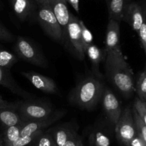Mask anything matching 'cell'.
Instances as JSON below:
<instances>
[{"label":"cell","mask_w":146,"mask_h":146,"mask_svg":"<svg viewBox=\"0 0 146 146\" xmlns=\"http://www.w3.org/2000/svg\"><path fill=\"white\" fill-rule=\"evenodd\" d=\"M17 56L10 52L4 50H0V67L6 69H10L18 62Z\"/></svg>","instance_id":"obj_21"},{"label":"cell","mask_w":146,"mask_h":146,"mask_svg":"<svg viewBox=\"0 0 146 146\" xmlns=\"http://www.w3.org/2000/svg\"><path fill=\"white\" fill-rule=\"evenodd\" d=\"M54 146H57V145H56V144H55V145H54Z\"/></svg>","instance_id":"obj_39"},{"label":"cell","mask_w":146,"mask_h":146,"mask_svg":"<svg viewBox=\"0 0 146 146\" xmlns=\"http://www.w3.org/2000/svg\"><path fill=\"white\" fill-rule=\"evenodd\" d=\"M41 131H38L37 133H34L32 135H27V136H20L17 140H16L14 143H13L10 146H27L31 144L33 141L35 140L36 137L39 135V133H41Z\"/></svg>","instance_id":"obj_27"},{"label":"cell","mask_w":146,"mask_h":146,"mask_svg":"<svg viewBox=\"0 0 146 146\" xmlns=\"http://www.w3.org/2000/svg\"><path fill=\"white\" fill-rule=\"evenodd\" d=\"M91 142L94 146H110L109 137L102 131L95 132L91 136Z\"/></svg>","instance_id":"obj_23"},{"label":"cell","mask_w":146,"mask_h":146,"mask_svg":"<svg viewBox=\"0 0 146 146\" xmlns=\"http://www.w3.org/2000/svg\"><path fill=\"white\" fill-rule=\"evenodd\" d=\"M86 54H87L91 62V69L95 77L102 80L103 75L99 70L100 64L104 57L102 50L93 43L86 47Z\"/></svg>","instance_id":"obj_16"},{"label":"cell","mask_w":146,"mask_h":146,"mask_svg":"<svg viewBox=\"0 0 146 146\" xmlns=\"http://www.w3.org/2000/svg\"><path fill=\"white\" fill-rule=\"evenodd\" d=\"M22 123L1 128L4 146H10L21 136Z\"/></svg>","instance_id":"obj_20"},{"label":"cell","mask_w":146,"mask_h":146,"mask_svg":"<svg viewBox=\"0 0 146 146\" xmlns=\"http://www.w3.org/2000/svg\"><path fill=\"white\" fill-rule=\"evenodd\" d=\"M48 4L55 15L62 32V42H66L67 25L69 21L70 12L65 0H47Z\"/></svg>","instance_id":"obj_10"},{"label":"cell","mask_w":146,"mask_h":146,"mask_svg":"<svg viewBox=\"0 0 146 146\" xmlns=\"http://www.w3.org/2000/svg\"><path fill=\"white\" fill-rule=\"evenodd\" d=\"M66 111L64 110H57L54 112L49 117L35 121L24 122L22 123L21 130V136H27L32 135L41 130H45L46 127L55 123L61 119L64 115Z\"/></svg>","instance_id":"obj_9"},{"label":"cell","mask_w":146,"mask_h":146,"mask_svg":"<svg viewBox=\"0 0 146 146\" xmlns=\"http://www.w3.org/2000/svg\"><path fill=\"white\" fill-rule=\"evenodd\" d=\"M31 143L33 145L32 146L55 145V143H54L51 131H44V130H42Z\"/></svg>","instance_id":"obj_22"},{"label":"cell","mask_w":146,"mask_h":146,"mask_svg":"<svg viewBox=\"0 0 146 146\" xmlns=\"http://www.w3.org/2000/svg\"><path fill=\"white\" fill-rule=\"evenodd\" d=\"M80 25H81V37H82V40L83 43H84V49H86L88 46H89L90 44H93V37L92 33L88 29V27L86 26V24H84V22L81 20H80Z\"/></svg>","instance_id":"obj_26"},{"label":"cell","mask_w":146,"mask_h":146,"mask_svg":"<svg viewBox=\"0 0 146 146\" xmlns=\"http://www.w3.org/2000/svg\"><path fill=\"white\" fill-rule=\"evenodd\" d=\"M14 14L21 21L28 19L36 8L33 0H11Z\"/></svg>","instance_id":"obj_14"},{"label":"cell","mask_w":146,"mask_h":146,"mask_svg":"<svg viewBox=\"0 0 146 146\" xmlns=\"http://www.w3.org/2000/svg\"><path fill=\"white\" fill-rule=\"evenodd\" d=\"M15 103L9 102L7 100H4L2 98V96L0 94V108L1 107H14Z\"/></svg>","instance_id":"obj_33"},{"label":"cell","mask_w":146,"mask_h":146,"mask_svg":"<svg viewBox=\"0 0 146 146\" xmlns=\"http://www.w3.org/2000/svg\"><path fill=\"white\" fill-rule=\"evenodd\" d=\"M67 39L78 58L81 60H84L86 57V51L81 37L80 19L71 13L67 25Z\"/></svg>","instance_id":"obj_7"},{"label":"cell","mask_w":146,"mask_h":146,"mask_svg":"<svg viewBox=\"0 0 146 146\" xmlns=\"http://www.w3.org/2000/svg\"><path fill=\"white\" fill-rule=\"evenodd\" d=\"M138 32V34H139L143 47L144 50H145L146 53V19L145 17H144L143 23L142 26H141V27L140 28L139 31Z\"/></svg>","instance_id":"obj_31"},{"label":"cell","mask_w":146,"mask_h":146,"mask_svg":"<svg viewBox=\"0 0 146 146\" xmlns=\"http://www.w3.org/2000/svg\"><path fill=\"white\" fill-rule=\"evenodd\" d=\"M0 40L6 42H11L14 40V36L4 26L0 24Z\"/></svg>","instance_id":"obj_30"},{"label":"cell","mask_w":146,"mask_h":146,"mask_svg":"<svg viewBox=\"0 0 146 146\" xmlns=\"http://www.w3.org/2000/svg\"><path fill=\"white\" fill-rule=\"evenodd\" d=\"M108 11V19L121 21L123 19L124 0H106Z\"/></svg>","instance_id":"obj_19"},{"label":"cell","mask_w":146,"mask_h":146,"mask_svg":"<svg viewBox=\"0 0 146 146\" xmlns=\"http://www.w3.org/2000/svg\"><path fill=\"white\" fill-rule=\"evenodd\" d=\"M36 17L38 24L50 37L58 42H62L61 27L48 3L36 4Z\"/></svg>","instance_id":"obj_4"},{"label":"cell","mask_w":146,"mask_h":146,"mask_svg":"<svg viewBox=\"0 0 146 146\" xmlns=\"http://www.w3.org/2000/svg\"><path fill=\"white\" fill-rule=\"evenodd\" d=\"M0 85L8 89L14 94L24 98H31V94L18 85L10 73V70L0 67Z\"/></svg>","instance_id":"obj_12"},{"label":"cell","mask_w":146,"mask_h":146,"mask_svg":"<svg viewBox=\"0 0 146 146\" xmlns=\"http://www.w3.org/2000/svg\"><path fill=\"white\" fill-rule=\"evenodd\" d=\"M124 18L135 31H138L144 21V14L138 4H131L124 9Z\"/></svg>","instance_id":"obj_15"},{"label":"cell","mask_w":146,"mask_h":146,"mask_svg":"<svg viewBox=\"0 0 146 146\" xmlns=\"http://www.w3.org/2000/svg\"><path fill=\"white\" fill-rule=\"evenodd\" d=\"M64 146H84L81 137L77 133V131L74 132L69 137Z\"/></svg>","instance_id":"obj_29"},{"label":"cell","mask_w":146,"mask_h":146,"mask_svg":"<svg viewBox=\"0 0 146 146\" xmlns=\"http://www.w3.org/2000/svg\"><path fill=\"white\" fill-rule=\"evenodd\" d=\"M76 131V128L74 127V125L66 123L57 126L51 133L55 144L57 146H64L70 136Z\"/></svg>","instance_id":"obj_18"},{"label":"cell","mask_w":146,"mask_h":146,"mask_svg":"<svg viewBox=\"0 0 146 146\" xmlns=\"http://www.w3.org/2000/svg\"><path fill=\"white\" fill-rule=\"evenodd\" d=\"M106 74L108 81L125 97L134 91L133 70L125 60L121 48L106 51Z\"/></svg>","instance_id":"obj_1"},{"label":"cell","mask_w":146,"mask_h":146,"mask_svg":"<svg viewBox=\"0 0 146 146\" xmlns=\"http://www.w3.org/2000/svg\"><path fill=\"white\" fill-rule=\"evenodd\" d=\"M17 56L27 62L41 67H46L48 62L42 53L29 40L18 37L14 44Z\"/></svg>","instance_id":"obj_5"},{"label":"cell","mask_w":146,"mask_h":146,"mask_svg":"<svg viewBox=\"0 0 146 146\" xmlns=\"http://www.w3.org/2000/svg\"><path fill=\"white\" fill-rule=\"evenodd\" d=\"M21 123V120L18 112L14 107H1L0 108V127H9L16 125Z\"/></svg>","instance_id":"obj_17"},{"label":"cell","mask_w":146,"mask_h":146,"mask_svg":"<svg viewBox=\"0 0 146 146\" xmlns=\"http://www.w3.org/2000/svg\"><path fill=\"white\" fill-rule=\"evenodd\" d=\"M36 4H46L48 3V1L47 0H33Z\"/></svg>","instance_id":"obj_35"},{"label":"cell","mask_w":146,"mask_h":146,"mask_svg":"<svg viewBox=\"0 0 146 146\" xmlns=\"http://www.w3.org/2000/svg\"><path fill=\"white\" fill-rule=\"evenodd\" d=\"M145 102H146V99H145Z\"/></svg>","instance_id":"obj_38"},{"label":"cell","mask_w":146,"mask_h":146,"mask_svg":"<svg viewBox=\"0 0 146 146\" xmlns=\"http://www.w3.org/2000/svg\"><path fill=\"white\" fill-rule=\"evenodd\" d=\"M114 127L118 141L123 145L128 146L130 142L137 134L133 112L129 107L122 110L121 117Z\"/></svg>","instance_id":"obj_6"},{"label":"cell","mask_w":146,"mask_h":146,"mask_svg":"<svg viewBox=\"0 0 146 146\" xmlns=\"http://www.w3.org/2000/svg\"><path fill=\"white\" fill-rule=\"evenodd\" d=\"M133 115L134 122H135V128H136L137 134L139 135L141 137L146 141V125L143 123L142 119L141 118L135 109L133 110Z\"/></svg>","instance_id":"obj_25"},{"label":"cell","mask_w":146,"mask_h":146,"mask_svg":"<svg viewBox=\"0 0 146 146\" xmlns=\"http://www.w3.org/2000/svg\"><path fill=\"white\" fill-rule=\"evenodd\" d=\"M0 146H4V143H3V138H2V134H1V132H0Z\"/></svg>","instance_id":"obj_36"},{"label":"cell","mask_w":146,"mask_h":146,"mask_svg":"<svg viewBox=\"0 0 146 146\" xmlns=\"http://www.w3.org/2000/svg\"><path fill=\"white\" fill-rule=\"evenodd\" d=\"M106 51L121 48L120 46V22L108 19L106 34Z\"/></svg>","instance_id":"obj_13"},{"label":"cell","mask_w":146,"mask_h":146,"mask_svg":"<svg viewBox=\"0 0 146 146\" xmlns=\"http://www.w3.org/2000/svg\"><path fill=\"white\" fill-rule=\"evenodd\" d=\"M21 74L36 89L48 94H56L58 88L55 82L50 77L34 72H23Z\"/></svg>","instance_id":"obj_11"},{"label":"cell","mask_w":146,"mask_h":146,"mask_svg":"<svg viewBox=\"0 0 146 146\" xmlns=\"http://www.w3.org/2000/svg\"><path fill=\"white\" fill-rule=\"evenodd\" d=\"M65 1L69 3L76 11L79 12V0H65Z\"/></svg>","instance_id":"obj_34"},{"label":"cell","mask_w":146,"mask_h":146,"mask_svg":"<svg viewBox=\"0 0 146 146\" xmlns=\"http://www.w3.org/2000/svg\"><path fill=\"white\" fill-rule=\"evenodd\" d=\"M144 17H145V19H146V12H145V16H144Z\"/></svg>","instance_id":"obj_37"},{"label":"cell","mask_w":146,"mask_h":146,"mask_svg":"<svg viewBox=\"0 0 146 146\" xmlns=\"http://www.w3.org/2000/svg\"><path fill=\"white\" fill-rule=\"evenodd\" d=\"M105 85L101 79L88 77L81 80L72 90L69 101L74 105L91 110L101 100Z\"/></svg>","instance_id":"obj_2"},{"label":"cell","mask_w":146,"mask_h":146,"mask_svg":"<svg viewBox=\"0 0 146 146\" xmlns=\"http://www.w3.org/2000/svg\"><path fill=\"white\" fill-rule=\"evenodd\" d=\"M128 146H146V141L138 134L132 139Z\"/></svg>","instance_id":"obj_32"},{"label":"cell","mask_w":146,"mask_h":146,"mask_svg":"<svg viewBox=\"0 0 146 146\" xmlns=\"http://www.w3.org/2000/svg\"><path fill=\"white\" fill-rule=\"evenodd\" d=\"M134 109L138 115L141 117L143 123L146 125V102L144 100H141L139 97H137L134 102Z\"/></svg>","instance_id":"obj_28"},{"label":"cell","mask_w":146,"mask_h":146,"mask_svg":"<svg viewBox=\"0 0 146 146\" xmlns=\"http://www.w3.org/2000/svg\"><path fill=\"white\" fill-rule=\"evenodd\" d=\"M101 101L106 117L113 125L115 126L122 113L121 102L115 94L109 88L106 87L103 92Z\"/></svg>","instance_id":"obj_8"},{"label":"cell","mask_w":146,"mask_h":146,"mask_svg":"<svg viewBox=\"0 0 146 146\" xmlns=\"http://www.w3.org/2000/svg\"><path fill=\"white\" fill-rule=\"evenodd\" d=\"M136 92L141 100L146 99V70L141 73L136 83Z\"/></svg>","instance_id":"obj_24"},{"label":"cell","mask_w":146,"mask_h":146,"mask_svg":"<svg viewBox=\"0 0 146 146\" xmlns=\"http://www.w3.org/2000/svg\"><path fill=\"white\" fill-rule=\"evenodd\" d=\"M22 122L35 121L49 117L54 111L48 103L41 101H22L15 103Z\"/></svg>","instance_id":"obj_3"}]
</instances>
